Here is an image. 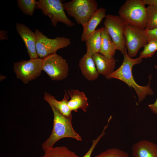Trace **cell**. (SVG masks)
<instances>
[{
	"label": "cell",
	"instance_id": "cell-1",
	"mask_svg": "<svg viewBox=\"0 0 157 157\" xmlns=\"http://www.w3.org/2000/svg\"><path fill=\"white\" fill-rule=\"evenodd\" d=\"M123 55L124 60L120 66L106 78L117 79L124 82L130 87L133 88L138 96L139 102H141L147 96L154 94V91L150 87L151 75L149 76V82L147 85L142 86L137 84L133 77L132 69L134 66L142 62V59L139 57L132 58L129 56L127 51Z\"/></svg>",
	"mask_w": 157,
	"mask_h": 157
},
{
	"label": "cell",
	"instance_id": "cell-2",
	"mask_svg": "<svg viewBox=\"0 0 157 157\" xmlns=\"http://www.w3.org/2000/svg\"><path fill=\"white\" fill-rule=\"evenodd\" d=\"M50 106L54 116L53 126L51 134L42 145L44 151L53 148L57 142L64 138H71L81 141V136L76 132L72 126V116H66L53 105Z\"/></svg>",
	"mask_w": 157,
	"mask_h": 157
},
{
	"label": "cell",
	"instance_id": "cell-3",
	"mask_svg": "<svg viewBox=\"0 0 157 157\" xmlns=\"http://www.w3.org/2000/svg\"><path fill=\"white\" fill-rule=\"evenodd\" d=\"M118 14L126 24L145 29L147 14L143 0H126L120 8Z\"/></svg>",
	"mask_w": 157,
	"mask_h": 157
},
{
	"label": "cell",
	"instance_id": "cell-4",
	"mask_svg": "<svg viewBox=\"0 0 157 157\" xmlns=\"http://www.w3.org/2000/svg\"><path fill=\"white\" fill-rule=\"evenodd\" d=\"M63 6L67 14L83 27L98 9L95 0H72L63 3Z\"/></svg>",
	"mask_w": 157,
	"mask_h": 157
},
{
	"label": "cell",
	"instance_id": "cell-5",
	"mask_svg": "<svg viewBox=\"0 0 157 157\" xmlns=\"http://www.w3.org/2000/svg\"><path fill=\"white\" fill-rule=\"evenodd\" d=\"M36 8L40 9L43 14L49 18L51 25L55 27L60 22L68 27L74 25L66 16L61 0H38Z\"/></svg>",
	"mask_w": 157,
	"mask_h": 157
},
{
	"label": "cell",
	"instance_id": "cell-6",
	"mask_svg": "<svg viewBox=\"0 0 157 157\" xmlns=\"http://www.w3.org/2000/svg\"><path fill=\"white\" fill-rule=\"evenodd\" d=\"M37 37L36 49L39 58L43 59L52 54L55 53L59 49L69 46L70 39L63 37L50 38L38 29L35 30Z\"/></svg>",
	"mask_w": 157,
	"mask_h": 157
},
{
	"label": "cell",
	"instance_id": "cell-7",
	"mask_svg": "<svg viewBox=\"0 0 157 157\" xmlns=\"http://www.w3.org/2000/svg\"><path fill=\"white\" fill-rule=\"evenodd\" d=\"M42 69L53 81H61L67 76L68 64L62 56L56 53L43 58Z\"/></svg>",
	"mask_w": 157,
	"mask_h": 157
},
{
	"label": "cell",
	"instance_id": "cell-8",
	"mask_svg": "<svg viewBox=\"0 0 157 157\" xmlns=\"http://www.w3.org/2000/svg\"><path fill=\"white\" fill-rule=\"evenodd\" d=\"M104 24L117 49L124 55L127 51L124 35L125 23L119 16L109 14L106 15Z\"/></svg>",
	"mask_w": 157,
	"mask_h": 157
},
{
	"label": "cell",
	"instance_id": "cell-9",
	"mask_svg": "<svg viewBox=\"0 0 157 157\" xmlns=\"http://www.w3.org/2000/svg\"><path fill=\"white\" fill-rule=\"evenodd\" d=\"M42 59L38 58L14 63L13 69L17 78L25 84L36 78L42 71Z\"/></svg>",
	"mask_w": 157,
	"mask_h": 157
},
{
	"label": "cell",
	"instance_id": "cell-10",
	"mask_svg": "<svg viewBox=\"0 0 157 157\" xmlns=\"http://www.w3.org/2000/svg\"><path fill=\"white\" fill-rule=\"evenodd\" d=\"M124 35L129 56H136L139 49L148 42L145 29L138 28L125 23Z\"/></svg>",
	"mask_w": 157,
	"mask_h": 157
},
{
	"label": "cell",
	"instance_id": "cell-11",
	"mask_svg": "<svg viewBox=\"0 0 157 157\" xmlns=\"http://www.w3.org/2000/svg\"><path fill=\"white\" fill-rule=\"evenodd\" d=\"M16 29L25 45L30 59L39 58L37 53V37L35 32L23 24L17 23Z\"/></svg>",
	"mask_w": 157,
	"mask_h": 157
},
{
	"label": "cell",
	"instance_id": "cell-12",
	"mask_svg": "<svg viewBox=\"0 0 157 157\" xmlns=\"http://www.w3.org/2000/svg\"><path fill=\"white\" fill-rule=\"evenodd\" d=\"M133 157H157V145L149 141L143 140L134 144L132 147Z\"/></svg>",
	"mask_w": 157,
	"mask_h": 157
},
{
	"label": "cell",
	"instance_id": "cell-13",
	"mask_svg": "<svg viewBox=\"0 0 157 157\" xmlns=\"http://www.w3.org/2000/svg\"><path fill=\"white\" fill-rule=\"evenodd\" d=\"M106 10L101 7L98 9L94 14L83 27V31L81 37V40L85 42L96 31V28L104 18H105Z\"/></svg>",
	"mask_w": 157,
	"mask_h": 157
},
{
	"label": "cell",
	"instance_id": "cell-14",
	"mask_svg": "<svg viewBox=\"0 0 157 157\" xmlns=\"http://www.w3.org/2000/svg\"><path fill=\"white\" fill-rule=\"evenodd\" d=\"M67 92L71 98L68 102L70 110L77 112L80 109L86 112L89 106L88 98L85 93L76 89H68Z\"/></svg>",
	"mask_w": 157,
	"mask_h": 157
},
{
	"label": "cell",
	"instance_id": "cell-15",
	"mask_svg": "<svg viewBox=\"0 0 157 157\" xmlns=\"http://www.w3.org/2000/svg\"><path fill=\"white\" fill-rule=\"evenodd\" d=\"M78 66L83 75L88 81L98 78L99 74L92 56L84 54L79 61Z\"/></svg>",
	"mask_w": 157,
	"mask_h": 157
},
{
	"label": "cell",
	"instance_id": "cell-16",
	"mask_svg": "<svg viewBox=\"0 0 157 157\" xmlns=\"http://www.w3.org/2000/svg\"><path fill=\"white\" fill-rule=\"evenodd\" d=\"M92 57L99 74L106 77L114 71L116 60L114 57L108 58L100 53L95 54Z\"/></svg>",
	"mask_w": 157,
	"mask_h": 157
},
{
	"label": "cell",
	"instance_id": "cell-17",
	"mask_svg": "<svg viewBox=\"0 0 157 157\" xmlns=\"http://www.w3.org/2000/svg\"><path fill=\"white\" fill-rule=\"evenodd\" d=\"M43 98L50 105H53L63 115L68 117L72 116V111L68 106L69 95L66 90L63 98L61 101L57 100L54 96L47 92L44 93Z\"/></svg>",
	"mask_w": 157,
	"mask_h": 157
},
{
	"label": "cell",
	"instance_id": "cell-18",
	"mask_svg": "<svg viewBox=\"0 0 157 157\" xmlns=\"http://www.w3.org/2000/svg\"><path fill=\"white\" fill-rule=\"evenodd\" d=\"M101 44L100 53L112 58L117 49L116 46L104 26L101 28Z\"/></svg>",
	"mask_w": 157,
	"mask_h": 157
},
{
	"label": "cell",
	"instance_id": "cell-19",
	"mask_svg": "<svg viewBox=\"0 0 157 157\" xmlns=\"http://www.w3.org/2000/svg\"><path fill=\"white\" fill-rule=\"evenodd\" d=\"M101 28L95 32L85 41L87 54L92 56L99 53L101 44Z\"/></svg>",
	"mask_w": 157,
	"mask_h": 157
},
{
	"label": "cell",
	"instance_id": "cell-20",
	"mask_svg": "<svg viewBox=\"0 0 157 157\" xmlns=\"http://www.w3.org/2000/svg\"><path fill=\"white\" fill-rule=\"evenodd\" d=\"M42 157H79L75 152L64 146L57 147L44 151Z\"/></svg>",
	"mask_w": 157,
	"mask_h": 157
},
{
	"label": "cell",
	"instance_id": "cell-21",
	"mask_svg": "<svg viewBox=\"0 0 157 157\" xmlns=\"http://www.w3.org/2000/svg\"><path fill=\"white\" fill-rule=\"evenodd\" d=\"M18 6L25 14L32 16L36 8L37 1L35 0H17Z\"/></svg>",
	"mask_w": 157,
	"mask_h": 157
},
{
	"label": "cell",
	"instance_id": "cell-22",
	"mask_svg": "<svg viewBox=\"0 0 157 157\" xmlns=\"http://www.w3.org/2000/svg\"><path fill=\"white\" fill-rule=\"evenodd\" d=\"M147 18L145 29L151 30L157 28V7L148 6L146 7Z\"/></svg>",
	"mask_w": 157,
	"mask_h": 157
},
{
	"label": "cell",
	"instance_id": "cell-23",
	"mask_svg": "<svg viewBox=\"0 0 157 157\" xmlns=\"http://www.w3.org/2000/svg\"><path fill=\"white\" fill-rule=\"evenodd\" d=\"M95 157H129L128 154L117 148L108 149Z\"/></svg>",
	"mask_w": 157,
	"mask_h": 157
},
{
	"label": "cell",
	"instance_id": "cell-24",
	"mask_svg": "<svg viewBox=\"0 0 157 157\" xmlns=\"http://www.w3.org/2000/svg\"><path fill=\"white\" fill-rule=\"evenodd\" d=\"M157 51V42H149L144 47L143 50L140 52L139 57L142 59L151 57Z\"/></svg>",
	"mask_w": 157,
	"mask_h": 157
},
{
	"label": "cell",
	"instance_id": "cell-25",
	"mask_svg": "<svg viewBox=\"0 0 157 157\" xmlns=\"http://www.w3.org/2000/svg\"><path fill=\"white\" fill-rule=\"evenodd\" d=\"M110 121V120H108L106 125L104 126L101 133L95 139L92 140V143L89 150L82 157H91L92 154L96 146L100 140L101 138L105 134V132L106 130L108 128L109 123Z\"/></svg>",
	"mask_w": 157,
	"mask_h": 157
},
{
	"label": "cell",
	"instance_id": "cell-26",
	"mask_svg": "<svg viewBox=\"0 0 157 157\" xmlns=\"http://www.w3.org/2000/svg\"><path fill=\"white\" fill-rule=\"evenodd\" d=\"M145 30L148 42H157V28L151 30L145 29Z\"/></svg>",
	"mask_w": 157,
	"mask_h": 157
},
{
	"label": "cell",
	"instance_id": "cell-27",
	"mask_svg": "<svg viewBox=\"0 0 157 157\" xmlns=\"http://www.w3.org/2000/svg\"><path fill=\"white\" fill-rule=\"evenodd\" d=\"M154 67L157 69L156 65H155ZM148 106L151 110L157 115V99L154 103L148 105Z\"/></svg>",
	"mask_w": 157,
	"mask_h": 157
},
{
	"label": "cell",
	"instance_id": "cell-28",
	"mask_svg": "<svg viewBox=\"0 0 157 157\" xmlns=\"http://www.w3.org/2000/svg\"><path fill=\"white\" fill-rule=\"evenodd\" d=\"M145 4L157 7V0H143Z\"/></svg>",
	"mask_w": 157,
	"mask_h": 157
},
{
	"label": "cell",
	"instance_id": "cell-29",
	"mask_svg": "<svg viewBox=\"0 0 157 157\" xmlns=\"http://www.w3.org/2000/svg\"><path fill=\"white\" fill-rule=\"evenodd\" d=\"M6 78V76L2 75L0 76V81H2Z\"/></svg>",
	"mask_w": 157,
	"mask_h": 157
}]
</instances>
